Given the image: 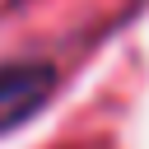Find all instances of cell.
Returning a JSON list of instances; mask_svg holds the SVG:
<instances>
[{
  "instance_id": "cell-1",
  "label": "cell",
  "mask_w": 149,
  "mask_h": 149,
  "mask_svg": "<svg viewBox=\"0 0 149 149\" xmlns=\"http://www.w3.org/2000/svg\"><path fill=\"white\" fill-rule=\"evenodd\" d=\"M56 88V70L47 61H19V65H0V135L14 130L19 121L37 116L47 107Z\"/></svg>"
}]
</instances>
